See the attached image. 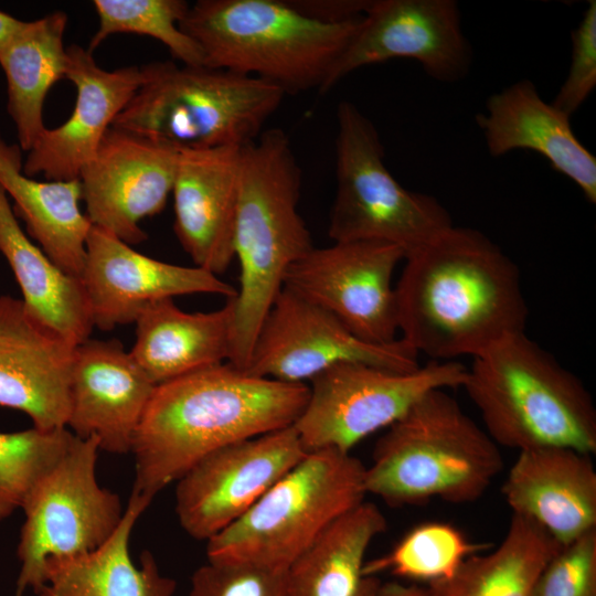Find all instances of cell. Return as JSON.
<instances>
[{"label":"cell","instance_id":"obj_37","mask_svg":"<svg viewBox=\"0 0 596 596\" xmlns=\"http://www.w3.org/2000/svg\"><path fill=\"white\" fill-rule=\"evenodd\" d=\"M371 0L290 1L300 12L330 23L344 22L364 15Z\"/></svg>","mask_w":596,"mask_h":596},{"label":"cell","instance_id":"obj_1","mask_svg":"<svg viewBox=\"0 0 596 596\" xmlns=\"http://www.w3.org/2000/svg\"><path fill=\"white\" fill-rule=\"evenodd\" d=\"M395 286L401 339L433 361L475 356L523 332L529 316L514 262L487 235L456 226L405 255Z\"/></svg>","mask_w":596,"mask_h":596},{"label":"cell","instance_id":"obj_4","mask_svg":"<svg viewBox=\"0 0 596 596\" xmlns=\"http://www.w3.org/2000/svg\"><path fill=\"white\" fill-rule=\"evenodd\" d=\"M461 387L498 446L596 453V408L589 391L524 331L475 355Z\"/></svg>","mask_w":596,"mask_h":596},{"label":"cell","instance_id":"obj_9","mask_svg":"<svg viewBox=\"0 0 596 596\" xmlns=\"http://www.w3.org/2000/svg\"><path fill=\"white\" fill-rule=\"evenodd\" d=\"M337 121V192L328 227L333 242H385L406 255L454 225L436 198L407 190L392 175L375 126L353 103L339 104Z\"/></svg>","mask_w":596,"mask_h":596},{"label":"cell","instance_id":"obj_30","mask_svg":"<svg viewBox=\"0 0 596 596\" xmlns=\"http://www.w3.org/2000/svg\"><path fill=\"white\" fill-rule=\"evenodd\" d=\"M561 547L538 523L512 514L492 552L468 556L453 577L427 586L435 596H532L542 570Z\"/></svg>","mask_w":596,"mask_h":596},{"label":"cell","instance_id":"obj_14","mask_svg":"<svg viewBox=\"0 0 596 596\" xmlns=\"http://www.w3.org/2000/svg\"><path fill=\"white\" fill-rule=\"evenodd\" d=\"M307 453L289 426L209 454L175 481L181 528L209 541L243 517Z\"/></svg>","mask_w":596,"mask_h":596},{"label":"cell","instance_id":"obj_3","mask_svg":"<svg viewBox=\"0 0 596 596\" xmlns=\"http://www.w3.org/2000/svg\"><path fill=\"white\" fill-rule=\"evenodd\" d=\"M300 189L301 170L281 129L264 130L242 147L234 227L241 272L227 362L243 371L288 269L313 247L297 209Z\"/></svg>","mask_w":596,"mask_h":596},{"label":"cell","instance_id":"obj_39","mask_svg":"<svg viewBox=\"0 0 596 596\" xmlns=\"http://www.w3.org/2000/svg\"><path fill=\"white\" fill-rule=\"evenodd\" d=\"M22 21L0 10V51L8 44Z\"/></svg>","mask_w":596,"mask_h":596},{"label":"cell","instance_id":"obj_34","mask_svg":"<svg viewBox=\"0 0 596 596\" xmlns=\"http://www.w3.org/2000/svg\"><path fill=\"white\" fill-rule=\"evenodd\" d=\"M532 596H596V529L557 551L542 570Z\"/></svg>","mask_w":596,"mask_h":596},{"label":"cell","instance_id":"obj_6","mask_svg":"<svg viewBox=\"0 0 596 596\" xmlns=\"http://www.w3.org/2000/svg\"><path fill=\"white\" fill-rule=\"evenodd\" d=\"M362 17L330 23L284 0H199L180 22L205 66L256 77L286 94L320 88Z\"/></svg>","mask_w":596,"mask_h":596},{"label":"cell","instance_id":"obj_22","mask_svg":"<svg viewBox=\"0 0 596 596\" xmlns=\"http://www.w3.org/2000/svg\"><path fill=\"white\" fill-rule=\"evenodd\" d=\"M512 510L542 526L562 546L596 529L592 455L566 447L520 450L502 486Z\"/></svg>","mask_w":596,"mask_h":596},{"label":"cell","instance_id":"obj_13","mask_svg":"<svg viewBox=\"0 0 596 596\" xmlns=\"http://www.w3.org/2000/svg\"><path fill=\"white\" fill-rule=\"evenodd\" d=\"M393 58L417 61L441 83L470 72L472 50L454 0H371L354 34L331 66L320 93L363 66Z\"/></svg>","mask_w":596,"mask_h":596},{"label":"cell","instance_id":"obj_25","mask_svg":"<svg viewBox=\"0 0 596 596\" xmlns=\"http://www.w3.org/2000/svg\"><path fill=\"white\" fill-rule=\"evenodd\" d=\"M151 499L131 491L115 533L98 549L68 557H51L36 596H173L177 582L163 575L151 552L132 561V529Z\"/></svg>","mask_w":596,"mask_h":596},{"label":"cell","instance_id":"obj_21","mask_svg":"<svg viewBox=\"0 0 596 596\" xmlns=\"http://www.w3.org/2000/svg\"><path fill=\"white\" fill-rule=\"evenodd\" d=\"M243 146L180 149L174 183L175 235L198 267L215 275L234 259Z\"/></svg>","mask_w":596,"mask_h":596},{"label":"cell","instance_id":"obj_28","mask_svg":"<svg viewBox=\"0 0 596 596\" xmlns=\"http://www.w3.org/2000/svg\"><path fill=\"white\" fill-rule=\"evenodd\" d=\"M0 253L32 315L76 345L89 338L94 326L81 280L64 273L31 241L1 185Z\"/></svg>","mask_w":596,"mask_h":596},{"label":"cell","instance_id":"obj_5","mask_svg":"<svg viewBox=\"0 0 596 596\" xmlns=\"http://www.w3.org/2000/svg\"><path fill=\"white\" fill-rule=\"evenodd\" d=\"M499 446L445 390L417 401L376 441L365 490L391 507L470 503L503 469Z\"/></svg>","mask_w":596,"mask_h":596},{"label":"cell","instance_id":"obj_32","mask_svg":"<svg viewBox=\"0 0 596 596\" xmlns=\"http://www.w3.org/2000/svg\"><path fill=\"white\" fill-rule=\"evenodd\" d=\"M98 29L87 50L116 33L147 35L160 41L183 65L205 66L200 45L180 28L189 3L183 0H94Z\"/></svg>","mask_w":596,"mask_h":596},{"label":"cell","instance_id":"obj_12","mask_svg":"<svg viewBox=\"0 0 596 596\" xmlns=\"http://www.w3.org/2000/svg\"><path fill=\"white\" fill-rule=\"evenodd\" d=\"M417 355L401 338L389 344L361 340L331 312L284 286L258 330L245 372L306 384L342 362L409 372L419 366Z\"/></svg>","mask_w":596,"mask_h":596},{"label":"cell","instance_id":"obj_33","mask_svg":"<svg viewBox=\"0 0 596 596\" xmlns=\"http://www.w3.org/2000/svg\"><path fill=\"white\" fill-rule=\"evenodd\" d=\"M75 435L34 427L0 433V522L21 509L35 483L60 460Z\"/></svg>","mask_w":596,"mask_h":596},{"label":"cell","instance_id":"obj_19","mask_svg":"<svg viewBox=\"0 0 596 596\" xmlns=\"http://www.w3.org/2000/svg\"><path fill=\"white\" fill-rule=\"evenodd\" d=\"M64 78L76 88L71 116L55 128H45L23 161L26 175L46 180L78 179L117 116L145 82L142 66L102 68L93 53L77 44L66 47Z\"/></svg>","mask_w":596,"mask_h":596},{"label":"cell","instance_id":"obj_7","mask_svg":"<svg viewBox=\"0 0 596 596\" xmlns=\"http://www.w3.org/2000/svg\"><path fill=\"white\" fill-rule=\"evenodd\" d=\"M111 127L178 149L244 146L256 139L285 92L264 79L207 66L156 62Z\"/></svg>","mask_w":596,"mask_h":596},{"label":"cell","instance_id":"obj_24","mask_svg":"<svg viewBox=\"0 0 596 596\" xmlns=\"http://www.w3.org/2000/svg\"><path fill=\"white\" fill-rule=\"evenodd\" d=\"M233 313V297L210 312H185L173 298L156 300L135 321L129 353L155 385L221 364L230 358Z\"/></svg>","mask_w":596,"mask_h":596},{"label":"cell","instance_id":"obj_35","mask_svg":"<svg viewBox=\"0 0 596 596\" xmlns=\"http://www.w3.org/2000/svg\"><path fill=\"white\" fill-rule=\"evenodd\" d=\"M189 596H288L286 571L207 561L193 572Z\"/></svg>","mask_w":596,"mask_h":596},{"label":"cell","instance_id":"obj_27","mask_svg":"<svg viewBox=\"0 0 596 596\" xmlns=\"http://www.w3.org/2000/svg\"><path fill=\"white\" fill-rule=\"evenodd\" d=\"M386 518L363 501L332 522L287 568L288 596H376L382 582L365 576V554Z\"/></svg>","mask_w":596,"mask_h":596},{"label":"cell","instance_id":"obj_26","mask_svg":"<svg viewBox=\"0 0 596 596\" xmlns=\"http://www.w3.org/2000/svg\"><path fill=\"white\" fill-rule=\"evenodd\" d=\"M0 185L26 233L64 273L81 278L92 227L81 210L78 179L39 181L23 171L22 149L0 134Z\"/></svg>","mask_w":596,"mask_h":596},{"label":"cell","instance_id":"obj_20","mask_svg":"<svg viewBox=\"0 0 596 596\" xmlns=\"http://www.w3.org/2000/svg\"><path fill=\"white\" fill-rule=\"evenodd\" d=\"M155 387L120 341L88 338L75 348L67 429L96 437L99 450L131 453Z\"/></svg>","mask_w":596,"mask_h":596},{"label":"cell","instance_id":"obj_36","mask_svg":"<svg viewBox=\"0 0 596 596\" xmlns=\"http://www.w3.org/2000/svg\"><path fill=\"white\" fill-rule=\"evenodd\" d=\"M572 55L567 76L551 104L572 117L596 87V1H588L571 33Z\"/></svg>","mask_w":596,"mask_h":596},{"label":"cell","instance_id":"obj_18","mask_svg":"<svg viewBox=\"0 0 596 596\" xmlns=\"http://www.w3.org/2000/svg\"><path fill=\"white\" fill-rule=\"evenodd\" d=\"M75 348L22 299L1 295L0 406L23 412L40 430L67 428Z\"/></svg>","mask_w":596,"mask_h":596},{"label":"cell","instance_id":"obj_15","mask_svg":"<svg viewBox=\"0 0 596 596\" xmlns=\"http://www.w3.org/2000/svg\"><path fill=\"white\" fill-rule=\"evenodd\" d=\"M404 258L400 246L385 242H334L294 263L284 286L331 312L361 340L389 344L398 331L392 278Z\"/></svg>","mask_w":596,"mask_h":596},{"label":"cell","instance_id":"obj_16","mask_svg":"<svg viewBox=\"0 0 596 596\" xmlns=\"http://www.w3.org/2000/svg\"><path fill=\"white\" fill-rule=\"evenodd\" d=\"M180 149L111 127L78 180L86 215L129 245L147 238L140 223L172 192Z\"/></svg>","mask_w":596,"mask_h":596},{"label":"cell","instance_id":"obj_11","mask_svg":"<svg viewBox=\"0 0 596 596\" xmlns=\"http://www.w3.org/2000/svg\"><path fill=\"white\" fill-rule=\"evenodd\" d=\"M467 368L429 361L409 372L342 362L310 381L306 406L295 424L307 451L350 453L369 435L390 427L433 390L461 387Z\"/></svg>","mask_w":596,"mask_h":596},{"label":"cell","instance_id":"obj_17","mask_svg":"<svg viewBox=\"0 0 596 596\" xmlns=\"http://www.w3.org/2000/svg\"><path fill=\"white\" fill-rule=\"evenodd\" d=\"M79 280L93 326L104 331L135 323L140 312L159 299L190 294L236 296V288L211 272L151 258L94 225Z\"/></svg>","mask_w":596,"mask_h":596},{"label":"cell","instance_id":"obj_38","mask_svg":"<svg viewBox=\"0 0 596 596\" xmlns=\"http://www.w3.org/2000/svg\"><path fill=\"white\" fill-rule=\"evenodd\" d=\"M376 596H435L428 586L401 582L382 583Z\"/></svg>","mask_w":596,"mask_h":596},{"label":"cell","instance_id":"obj_23","mask_svg":"<svg viewBox=\"0 0 596 596\" xmlns=\"http://www.w3.org/2000/svg\"><path fill=\"white\" fill-rule=\"evenodd\" d=\"M476 123L490 156L535 151L573 181L589 203L596 202L595 156L575 136L571 117L545 102L532 81L520 79L490 95Z\"/></svg>","mask_w":596,"mask_h":596},{"label":"cell","instance_id":"obj_10","mask_svg":"<svg viewBox=\"0 0 596 596\" xmlns=\"http://www.w3.org/2000/svg\"><path fill=\"white\" fill-rule=\"evenodd\" d=\"M96 437L78 438L35 483L22 510L18 544L20 572L14 596L36 590L51 557H68L102 546L117 530L125 510L119 496L96 477Z\"/></svg>","mask_w":596,"mask_h":596},{"label":"cell","instance_id":"obj_8","mask_svg":"<svg viewBox=\"0 0 596 596\" xmlns=\"http://www.w3.org/2000/svg\"><path fill=\"white\" fill-rule=\"evenodd\" d=\"M365 466L350 453L308 451L243 517L206 541L207 561L287 568L364 501Z\"/></svg>","mask_w":596,"mask_h":596},{"label":"cell","instance_id":"obj_29","mask_svg":"<svg viewBox=\"0 0 596 596\" xmlns=\"http://www.w3.org/2000/svg\"><path fill=\"white\" fill-rule=\"evenodd\" d=\"M67 14L54 11L20 28L0 51L8 91V113L19 146L29 151L46 128L43 105L52 86L64 78Z\"/></svg>","mask_w":596,"mask_h":596},{"label":"cell","instance_id":"obj_31","mask_svg":"<svg viewBox=\"0 0 596 596\" xmlns=\"http://www.w3.org/2000/svg\"><path fill=\"white\" fill-rule=\"evenodd\" d=\"M485 550L459 529L445 522H425L409 530L387 553L365 561V576L390 573L427 584L453 577L470 555Z\"/></svg>","mask_w":596,"mask_h":596},{"label":"cell","instance_id":"obj_2","mask_svg":"<svg viewBox=\"0 0 596 596\" xmlns=\"http://www.w3.org/2000/svg\"><path fill=\"white\" fill-rule=\"evenodd\" d=\"M309 386L246 373L232 363L156 385L136 432L132 491L149 499L209 454L292 426Z\"/></svg>","mask_w":596,"mask_h":596}]
</instances>
